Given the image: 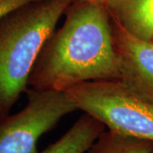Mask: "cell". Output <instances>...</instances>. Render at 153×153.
Masks as SVG:
<instances>
[{"label":"cell","mask_w":153,"mask_h":153,"mask_svg":"<svg viewBox=\"0 0 153 153\" xmlns=\"http://www.w3.org/2000/svg\"><path fill=\"white\" fill-rule=\"evenodd\" d=\"M38 55L28 88L66 91L82 82L120 79L111 18L100 2L72 1Z\"/></svg>","instance_id":"1"},{"label":"cell","mask_w":153,"mask_h":153,"mask_svg":"<svg viewBox=\"0 0 153 153\" xmlns=\"http://www.w3.org/2000/svg\"><path fill=\"white\" fill-rule=\"evenodd\" d=\"M66 92L77 110L98 119L107 129L153 142V99L123 80L82 82Z\"/></svg>","instance_id":"3"},{"label":"cell","mask_w":153,"mask_h":153,"mask_svg":"<svg viewBox=\"0 0 153 153\" xmlns=\"http://www.w3.org/2000/svg\"><path fill=\"white\" fill-rule=\"evenodd\" d=\"M105 128L101 122L83 112L62 136L41 153H85Z\"/></svg>","instance_id":"7"},{"label":"cell","mask_w":153,"mask_h":153,"mask_svg":"<svg viewBox=\"0 0 153 153\" xmlns=\"http://www.w3.org/2000/svg\"><path fill=\"white\" fill-rule=\"evenodd\" d=\"M153 142L105 129L85 153H151Z\"/></svg>","instance_id":"8"},{"label":"cell","mask_w":153,"mask_h":153,"mask_svg":"<svg viewBox=\"0 0 153 153\" xmlns=\"http://www.w3.org/2000/svg\"><path fill=\"white\" fill-rule=\"evenodd\" d=\"M73 1H94V2H100V3L102 2V0H73Z\"/></svg>","instance_id":"10"},{"label":"cell","mask_w":153,"mask_h":153,"mask_svg":"<svg viewBox=\"0 0 153 153\" xmlns=\"http://www.w3.org/2000/svg\"><path fill=\"white\" fill-rule=\"evenodd\" d=\"M111 30L120 79L153 99V42L134 37L112 19Z\"/></svg>","instance_id":"5"},{"label":"cell","mask_w":153,"mask_h":153,"mask_svg":"<svg viewBox=\"0 0 153 153\" xmlns=\"http://www.w3.org/2000/svg\"><path fill=\"white\" fill-rule=\"evenodd\" d=\"M72 1L38 0L0 22V115L27 90L38 55Z\"/></svg>","instance_id":"2"},{"label":"cell","mask_w":153,"mask_h":153,"mask_svg":"<svg viewBox=\"0 0 153 153\" xmlns=\"http://www.w3.org/2000/svg\"><path fill=\"white\" fill-rule=\"evenodd\" d=\"M38 0H0V22L11 12Z\"/></svg>","instance_id":"9"},{"label":"cell","mask_w":153,"mask_h":153,"mask_svg":"<svg viewBox=\"0 0 153 153\" xmlns=\"http://www.w3.org/2000/svg\"><path fill=\"white\" fill-rule=\"evenodd\" d=\"M25 106L0 115V153H38V142L77 107L66 91L28 88Z\"/></svg>","instance_id":"4"},{"label":"cell","mask_w":153,"mask_h":153,"mask_svg":"<svg viewBox=\"0 0 153 153\" xmlns=\"http://www.w3.org/2000/svg\"><path fill=\"white\" fill-rule=\"evenodd\" d=\"M111 18L128 33L153 40V0H102Z\"/></svg>","instance_id":"6"},{"label":"cell","mask_w":153,"mask_h":153,"mask_svg":"<svg viewBox=\"0 0 153 153\" xmlns=\"http://www.w3.org/2000/svg\"><path fill=\"white\" fill-rule=\"evenodd\" d=\"M152 42H153V40H152Z\"/></svg>","instance_id":"12"},{"label":"cell","mask_w":153,"mask_h":153,"mask_svg":"<svg viewBox=\"0 0 153 153\" xmlns=\"http://www.w3.org/2000/svg\"><path fill=\"white\" fill-rule=\"evenodd\" d=\"M151 153H153V150H152V152H151Z\"/></svg>","instance_id":"11"}]
</instances>
